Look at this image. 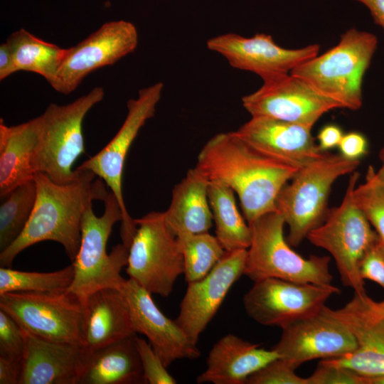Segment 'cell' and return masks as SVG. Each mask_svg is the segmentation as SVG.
Returning a JSON list of instances; mask_svg holds the SVG:
<instances>
[{
	"label": "cell",
	"instance_id": "1",
	"mask_svg": "<svg viewBox=\"0 0 384 384\" xmlns=\"http://www.w3.org/2000/svg\"><path fill=\"white\" fill-rule=\"evenodd\" d=\"M195 167L209 181L223 183L238 194L248 224L277 211L279 193L301 169L257 151L235 132L210 138L200 151Z\"/></svg>",
	"mask_w": 384,
	"mask_h": 384
},
{
	"label": "cell",
	"instance_id": "2",
	"mask_svg": "<svg viewBox=\"0 0 384 384\" xmlns=\"http://www.w3.org/2000/svg\"><path fill=\"white\" fill-rule=\"evenodd\" d=\"M75 178L66 184L53 181L36 173V198L31 217L21 234L0 252V266L11 267L15 257L28 247L42 241L60 243L73 262L81 240V223L87 206L107 193L100 180L88 170L76 169Z\"/></svg>",
	"mask_w": 384,
	"mask_h": 384
},
{
	"label": "cell",
	"instance_id": "3",
	"mask_svg": "<svg viewBox=\"0 0 384 384\" xmlns=\"http://www.w3.org/2000/svg\"><path fill=\"white\" fill-rule=\"evenodd\" d=\"M378 46L377 37L351 28L321 55L294 68L297 77L341 108L357 110L363 103L362 84Z\"/></svg>",
	"mask_w": 384,
	"mask_h": 384
},
{
	"label": "cell",
	"instance_id": "4",
	"mask_svg": "<svg viewBox=\"0 0 384 384\" xmlns=\"http://www.w3.org/2000/svg\"><path fill=\"white\" fill-rule=\"evenodd\" d=\"M102 201L104 213L97 216L92 210V201L86 207L81 223V240L78 252L72 262L74 279L68 291L82 300L90 294L105 288L121 289L126 279L120 274L127 266L129 245L123 242L107 252V243L112 228L122 222L121 207L110 191Z\"/></svg>",
	"mask_w": 384,
	"mask_h": 384
},
{
	"label": "cell",
	"instance_id": "5",
	"mask_svg": "<svg viewBox=\"0 0 384 384\" xmlns=\"http://www.w3.org/2000/svg\"><path fill=\"white\" fill-rule=\"evenodd\" d=\"M359 164L360 160L326 151L299 169L282 188L276 208L289 228L286 239L291 246H298L324 221L333 183L340 176L354 172Z\"/></svg>",
	"mask_w": 384,
	"mask_h": 384
},
{
	"label": "cell",
	"instance_id": "6",
	"mask_svg": "<svg viewBox=\"0 0 384 384\" xmlns=\"http://www.w3.org/2000/svg\"><path fill=\"white\" fill-rule=\"evenodd\" d=\"M252 238L244 274L253 282L278 278L296 282L331 284L330 257L304 258L291 248L284 235V218L278 211L265 214L249 224Z\"/></svg>",
	"mask_w": 384,
	"mask_h": 384
},
{
	"label": "cell",
	"instance_id": "7",
	"mask_svg": "<svg viewBox=\"0 0 384 384\" xmlns=\"http://www.w3.org/2000/svg\"><path fill=\"white\" fill-rule=\"evenodd\" d=\"M104 96V89L96 87L69 104L52 103L47 107L41 115V131L33 157L35 174H45L59 184L75 178L78 172L73 166L85 153L84 118Z\"/></svg>",
	"mask_w": 384,
	"mask_h": 384
},
{
	"label": "cell",
	"instance_id": "8",
	"mask_svg": "<svg viewBox=\"0 0 384 384\" xmlns=\"http://www.w3.org/2000/svg\"><path fill=\"white\" fill-rule=\"evenodd\" d=\"M358 178V172L352 173L341 204L328 210L324 221L306 238L331 254L343 284L363 294L366 292L360 264L379 237L354 198Z\"/></svg>",
	"mask_w": 384,
	"mask_h": 384
},
{
	"label": "cell",
	"instance_id": "9",
	"mask_svg": "<svg viewBox=\"0 0 384 384\" xmlns=\"http://www.w3.org/2000/svg\"><path fill=\"white\" fill-rule=\"evenodd\" d=\"M137 230L129 247L126 272L149 293L167 297L184 271L176 236L168 228L164 212L134 219Z\"/></svg>",
	"mask_w": 384,
	"mask_h": 384
},
{
	"label": "cell",
	"instance_id": "10",
	"mask_svg": "<svg viewBox=\"0 0 384 384\" xmlns=\"http://www.w3.org/2000/svg\"><path fill=\"white\" fill-rule=\"evenodd\" d=\"M0 309L26 331L46 340L80 345L83 301L69 291L0 294Z\"/></svg>",
	"mask_w": 384,
	"mask_h": 384
},
{
	"label": "cell",
	"instance_id": "11",
	"mask_svg": "<svg viewBox=\"0 0 384 384\" xmlns=\"http://www.w3.org/2000/svg\"><path fill=\"white\" fill-rule=\"evenodd\" d=\"M163 89L164 84L159 82L139 90L137 98L128 100L127 116L117 134L98 153L77 167L98 176L116 197L123 216L120 230L122 241L127 245L131 243L137 225L124 201L122 178L125 159L139 130L154 115Z\"/></svg>",
	"mask_w": 384,
	"mask_h": 384
},
{
	"label": "cell",
	"instance_id": "12",
	"mask_svg": "<svg viewBox=\"0 0 384 384\" xmlns=\"http://www.w3.org/2000/svg\"><path fill=\"white\" fill-rule=\"evenodd\" d=\"M339 292L332 284L266 278L254 282L242 302L247 314L256 322L282 329L316 314L331 295Z\"/></svg>",
	"mask_w": 384,
	"mask_h": 384
},
{
	"label": "cell",
	"instance_id": "13",
	"mask_svg": "<svg viewBox=\"0 0 384 384\" xmlns=\"http://www.w3.org/2000/svg\"><path fill=\"white\" fill-rule=\"evenodd\" d=\"M138 33L129 21H109L76 46L66 48L55 80L50 86L68 95L94 70L112 65L134 52Z\"/></svg>",
	"mask_w": 384,
	"mask_h": 384
},
{
	"label": "cell",
	"instance_id": "14",
	"mask_svg": "<svg viewBox=\"0 0 384 384\" xmlns=\"http://www.w3.org/2000/svg\"><path fill=\"white\" fill-rule=\"evenodd\" d=\"M251 117H266L311 127L329 111L341 108L303 80L290 73L263 81L255 92L242 98Z\"/></svg>",
	"mask_w": 384,
	"mask_h": 384
},
{
	"label": "cell",
	"instance_id": "15",
	"mask_svg": "<svg viewBox=\"0 0 384 384\" xmlns=\"http://www.w3.org/2000/svg\"><path fill=\"white\" fill-rule=\"evenodd\" d=\"M273 349L294 367L314 359L341 357L357 348L355 336L324 306L316 314L284 328Z\"/></svg>",
	"mask_w": 384,
	"mask_h": 384
},
{
	"label": "cell",
	"instance_id": "16",
	"mask_svg": "<svg viewBox=\"0 0 384 384\" xmlns=\"http://www.w3.org/2000/svg\"><path fill=\"white\" fill-rule=\"evenodd\" d=\"M206 46L223 55L231 67L254 73L263 81L290 73L299 65L316 56L320 49L318 44L285 48L265 33L249 38L231 33L223 34L210 38Z\"/></svg>",
	"mask_w": 384,
	"mask_h": 384
},
{
	"label": "cell",
	"instance_id": "17",
	"mask_svg": "<svg viewBox=\"0 0 384 384\" xmlns=\"http://www.w3.org/2000/svg\"><path fill=\"white\" fill-rule=\"evenodd\" d=\"M247 254L246 249L225 251L206 277L188 283L175 321L193 343L197 344L230 289L244 274Z\"/></svg>",
	"mask_w": 384,
	"mask_h": 384
},
{
	"label": "cell",
	"instance_id": "18",
	"mask_svg": "<svg viewBox=\"0 0 384 384\" xmlns=\"http://www.w3.org/2000/svg\"><path fill=\"white\" fill-rule=\"evenodd\" d=\"M331 311L353 334L357 348L348 355L323 360L368 378L384 375V311L378 303L366 293H354L343 307Z\"/></svg>",
	"mask_w": 384,
	"mask_h": 384
},
{
	"label": "cell",
	"instance_id": "19",
	"mask_svg": "<svg viewBox=\"0 0 384 384\" xmlns=\"http://www.w3.org/2000/svg\"><path fill=\"white\" fill-rule=\"evenodd\" d=\"M121 290L127 300L136 333L144 334L168 368L181 359H196L201 355L177 323L166 316L155 304L151 294L132 279H126Z\"/></svg>",
	"mask_w": 384,
	"mask_h": 384
},
{
	"label": "cell",
	"instance_id": "20",
	"mask_svg": "<svg viewBox=\"0 0 384 384\" xmlns=\"http://www.w3.org/2000/svg\"><path fill=\"white\" fill-rule=\"evenodd\" d=\"M312 127L285 121L251 117L235 133L257 151L302 168L323 155L311 134Z\"/></svg>",
	"mask_w": 384,
	"mask_h": 384
},
{
	"label": "cell",
	"instance_id": "21",
	"mask_svg": "<svg viewBox=\"0 0 384 384\" xmlns=\"http://www.w3.org/2000/svg\"><path fill=\"white\" fill-rule=\"evenodd\" d=\"M82 301L84 314L80 346L83 356L136 335L129 306L121 289H102Z\"/></svg>",
	"mask_w": 384,
	"mask_h": 384
},
{
	"label": "cell",
	"instance_id": "22",
	"mask_svg": "<svg viewBox=\"0 0 384 384\" xmlns=\"http://www.w3.org/2000/svg\"><path fill=\"white\" fill-rule=\"evenodd\" d=\"M25 334L18 384H78L84 358L80 345Z\"/></svg>",
	"mask_w": 384,
	"mask_h": 384
},
{
	"label": "cell",
	"instance_id": "23",
	"mask_svg": "<svg viewBox=\"0 0 384 384\" xmlns=\"http://www.w3.org/2000/svg\"><path fill=\"white\" fill-rule=\"evenodd\" d=\"M279 358L273 349L262 348L234 334L221 337L210 349L198 383L245 384L248 378Z\"/></svg>",
	"mask_w": 384,
	"mask_h": 384
},
{
	"label": "cell",
	"instance_id": "24",
	"mask_svg": "<svg viewBox=\"0 0 384 384\" xmlns=\"http://www.w3.org/2000/svg\"><path fill=\"white\" fill-rule=\"evenodd\" d=\"M41 125V116L14 126L0 119V196L33 179L32 161Z\"/></svg>",
	"mask_w": 384,
	"mask_h": 384
},
{
	"label": "cell",
	"instance_id": "25",
	"mask_svg": "<svg viewBox=\"0 0 384 384\" xmlns=\"http://www.w3.org/2000/svg\"><path fill=\"white\" fill-rule=\"evenodd\" d=\"M135 336L127 337L83 356L78 384L146 383Z\"/></svg>",
	"mask_w": 384,
	"mask_h": 384
},
{
	"label": "cell",
	"instance_id": "26",
	"mask_svg": "<svg viewBox=\"0 0 384 384\" xmlns=\"http://www.w3.org/2000/svg\"><path fill=\"white\" fill-rule=\"evenodd\" d=\"M209 181L195 167L173 188L164 212L168 228L176 235L208 232L213 215L208 201Z\"/></svg>",
	"mask_w": 384,
	"mask_h": 384
},
{
	"label": "cell",
	"instance_id": "27",
	"mask_svg": "<svg viewBox=\"0 0 384 384\" xmlns=\"http://www.w3.org/2000/svg\"><path fill=\"white\" fill-rule=\"evenodd\" d=\"M234 191L228 186L209 181L208 196L216 238L225 251L247 250L252 233L236 206Z\"/></svg>",
	"mask_w": 384,
	"mask_h": 384
},
{
	"label": "cell",
	"instance_id": "28",
	"mask_svg": "<svg viewBox=\"0 0 384 384\" xmlns=\"http://www.w3.org/2000/svg\"><path fill=\"white\" fill-rule=\"evenodd\" d=\"M6 43L13 55L15 73H35L50 85L53 82L66 48L40 39L23 28L12 33Z\"/></svg>",
	"mask_w": 384,
	"mask_h": 384
},
{
	"label": "cell",
	"instance_id": "29",
	"mask_svg": "<svg viewBox=\"0 0 384 384\" xmlns=\"http://www.w3.org/2000/svg\"><path fill=\"white\" fill-rule=\"evenodd\" d=\"M0 197L1 252L18 238L31 217L36 198L34 178Z\"/></svg>",
	"mask_w": 384,
	"mask_h": 384
},
{
	"label": "cell",
	"instance_id": "30",
	"mask_svg": "<svg viewBox=\"0 0 384 384\" xmlns=\"http://www.w3.org/2000/svg\"><path fill=\"white\" fill-rule=\"evenodd\" d=\"M176 238L183 257V274L187 283L206 277L225 253L216 236L208 232L183 233Z\"/></svg>",
	"mask_w": 384,
	"mask_h": 384
},
{
	"label": "cell",
	"instance_id": "31",
	"mask_svg": "<svg viewBox=\"0 0 384 384\" xmlns=\"http://www.w3.org/2000/svg\"><path fill=\"white\" fill-rule=\"evenodd\" d=\"M73 279L72 264L50 272L20 271L1 267L0 294L13 292H63L68 291Z\"/></svg>",
	"mask_w": 384,
	"mask_h": 384
},
{
	"label": "cell",
	"instance_id": "32",
	"mask_svg": "<svg viewBox=\"0 0 384 384\" xmlns=\"http://www.w3.org/2000/svg\"><path fill=\"white\" fill-rule=\"evenodd\" d=\"M353 195L384 247V183L373 166H368L364 183L356 186Z\"/></svg>",
	"mask_w": 384,
	"mask_h": 384
},
{
	"label": "cell",
	"instance_id": "33",
	"mask_svg": "<svg viewBox=\"0 0 384 384\" xmlns=\"http://www.w3.org/2000/svg\"><path fill=\"white\" fill-rule=\"evenodd\" d=\"M26 343L25 331L0 309V357L21 361Z\"/></svg>",
	"mask_w": 384,
	"mask_h": 384
},
{
	"label": "cell",
	"instance_id": "34",
	"mask_svg": "<svg viewBox=\"0 0 384 384\" xmlns=\"http://www.w3.org/2000/svg\"><path fill=\"white\" fill-rule=\"evenodd\" d=\"M289 361L278 358L252 374L247 384H307L306 378L299 376Z\"/></svg>",
	"mask_w": 384,
	"mask_h": 384
},
{
	"label": "cell",
	"instance_id": "35",
	"mask_svg": "<svg viewBox=\"0 0 384 384\" xmlns=\"http://www.w3.org/2000/svg\"><path fill=\"white\" fill-rule=\"evenodd\" d=\"M135 343L140 357L146 383H176V379L167 371V368L149 342L136 335Z\"/></svg>",
	"mask_w": 384,
	"mask_h": 384
},
{
	"label": "cell",
	"instance_id": "36",
	"mask_svg": "<svg viewBox=\"0 0 384 384\" xmlns=\"http://www.w3.org/2000/svg\"><path fill=\"white\" fill-rule=\"evenodd\" d=\"M307 384H370V378L354 370L321 360L308 378Z\"/></svg>",
	"mask_w": 384,
	"mask_h": 384
},
{
	"label": "cell",
	"instance_id": "37",
	"mask_svg": "<svg viewBox=\"0 0 384 384\" xmlns=\"http://www.w3.org/2000/svg\"><path fill=\"white\" fill-rule=\"evenodd\" d=\"M359 272L361 278L376 282L384 289V247L380 240L363 257Z\"/></svg>",
	"mask_w": 384,
	"mask_h": 384
},
{
	"label": "cell",
	"instance_id": "38",
	"mask_svg": "<svg viewBox=\"0 0 384 384\" xmlns=\"http://www.w3.org/2000/svg\"><path fill=\"white\" fill-rule=\"evenodd\" d=\"M340 154L351 160H360L368 152L366 137L358 132L343 134L338 146Z\"/></svg>",
	"mask_w": 384,
	"mask_h": 384
},
{
	"label": "cell",
	"instance_id": "39",
	"mask_svg": "<svg viewBox=\"0 0 384 384\" xmlns=\"http://www.w3.org/2000/svg\"><path fill=\"white\" fill-rule=\"evenodd\" d=\"M343 135L341 128L335 124H329L321 128L318 134V146L324 151L338 147Z\"/></svg>",
	"mask_w": 384,
	"mask_h": 384
},
{
	"label": "cell",
	"instance_id": "40",
	"mask_svg": "<svg viewBox=\"0 0 384 384\" xmlns=\"http://www.w3.org/2000/svg\"><path fill=\"white\" fill-rule=\"evenodd\" d=\"M21 361L0 357V384H18Z\"/></svg>",
	"mask_w": 384,
	"mask_h": 384
},
{
	"label": "cell",
	"instance_id": "41",
	"mask_svg": "<svg viewBox=\"0 0 384 384\" xmlns=\"http://www.w3.org/2000/svg\"><path fill=\"white\" fill-rule=\"evenodd\" d=\"M14 73L13 55L6 41L0 46V80H4Z\"/></svg>",
	"mask_w": 384,
	"mask_h": 384
},
{
	"label": "cell",
	"instance_id": "42",
	"mask_svg": "<svg viewBox=\"0 0 384 384\" xmlns=\"http://www.w3.org/2000/svg\"><path fill=\"white\" fill-rule=\"evenodd\" d=\"M364 4L370 11L375 23L384 31V0H355Z\"/></svg>",
	"mask_w": 384,
	"mask_h": 384
},
{
	"label": "cell",
	"instance_id": "43",
	"mask_svg": "<svg viewBox=\"0 0 384 384\" xmlns=\"http://www.w3.org/2000/svg\"><path fill=\"white\" fill-rule=\"evenodd\" d=\"M380 159L382 162L380 168L376 171V175L384 183V146L380 151Z\"/></svg>",
	"mask_w": 384,
	"mask_h": 384
},
{
	"label": "cell",
	"instance_id": "44",
	"mask_svg": "<svg viewBox=\"0 0 384 384\" xmlns=\"http://www.w3.org/2000/svg\"><path fill=\"white\" fill-rule=\"evenodd\" d=\"M370 384H384V375L370 378Z\"/></svg>",
	"mask_w": 384,
	"mask_h": 384
},
{
	"label": "cell",
	"instance_id": "45",
	"mask_svg": "<svg viewBox=\"0 0 384 384\" xmlns=\"http://www.w3.org/2000/svg\"><path fill=\"white\" fill-rule=\"evenodd\" d=\"M380 307L384 311V300L382 301V302H378Z\"/></svg>",
	"mask_w": 384,
	"mask_h": 384
}]
</instances>
